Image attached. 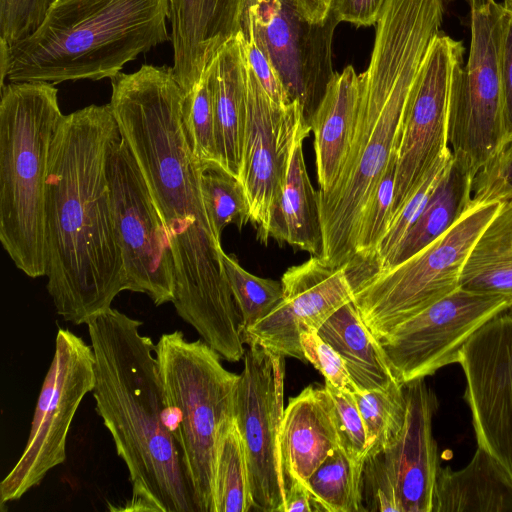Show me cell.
<instances>
[{
    "label": "cell",
    "mask_w": 512,
    "mask_h": 512,
    "mask_svg": "<svg viewBox=\"0 0 512 512\" xmlns=\"http://www.w3.org/2000/svg\"><path fill=\"white\" fill-rule=\"evenodd\" d=\"M110 82L109 103L121 137L140 167L171 244L175 310L221 357L238 362L245 353L241 316L222 262L221 239L204 206V164L186 136L182 90L173 67L142 65Z\"/></svg>",
    "instance_id": "1"
},
{
    "label": "cell",
    "mask_w": 512,
    "mask_h": 512,
    "mask_svg": "<svg viewBox=\"0 0 512 512\" xmlns=\"http://www.w3.org/2000/svg\"><path fill=\"white\" fill-rule=\"evenodd\" d=\"M121 137L110 103L64 115L49 154L45 276L57 313L74 325L109 310L128 290L107 174Z\"/></svg>",
    "instance_id": "2"
},
{
    "label": "cell",
    "mask_w": 512,
    "mask_h": 512,
    "mask_svg": "<svg viewBox=\"0 0 512 512\" xmlns=\"http://www.w3.org/2000/svg\"><path fill=\"white\" fill-rule=\"evenodd\" d=\"M444 17V0H386L367 69L360 75L358 119L345 164L318 190L321 257L350 264L365 207L397 153L406 107L428 48Z\"/></svg>",
    "instance_id": "3"
},
{
    "label": "cell",
    "mask_w": 512,
    "mask_h": 512,
    "mask_svg": "<svg viewBox=\"0 0 512 512\" xmlns=\"http://www.w3.org/2000/svg\"><path fill=\"white\" fill-rule=\"evenodd\" d=\"M142 322L110 308L88 322L94 354L96 411L125 463L132 487L111 511L198 512L167 420L156 344Z\"/></svg>",
    "instance_id": "4"
},
{
    "label": "cell",
    "mask_w": 512,
    "mask_h": 512,
    "mask_svg": "<svg viewBox=\"0 0 512 512\" xmlns=\"http://www.w3.org/2000/svg\"><path fill=\"white\" fill-rule=\"evenodd\" d=\"M169 0H52L40 26L0 43L1 87L9 82L112 78L140 54L171 41Z\"/></svg>",
    "instance_id": "5"
},
{
    "label": "cell",
    "mask_w": 512,
    "mask_h": 512,
    "mask_svg": "<svg viewBox=\"0 0 512 512\" xmlns=\"http://www.w3.org/2000/svg\"><path fill=\"white\" fill-rule=\"evenodd\" d=\"M64 115L47 82H9L0 100V241L14 265L45 276L49 154Z\"/></svg>",
    "instance_id": "6"
},
{
    "label": "cell",
    "mask_w": 512,
    "mask_h": 512,
    "mask_svg": "<svg viewBox=\"0 0 512 512\" xmlns=\"http://www.w3.org/2000/svg\"><path fill=\"white\" fill-rule=\"evenodd\" d=\"M169 428L177 441L198 512H215L214 474L218 445L234 418L239 374L203 340L179 331L164 333L155 346Z\"/></svg>",
    "instance_id": "7"
},
{
    "label": "cell",
    "mask_w": 512,
    "mask_h": 512,
    "mask_svg": "<svg viewBox=\"0 0 512 512\" xmlns=\"http://www.w3.org/2000/svg\"><path fill=\"white\" fill-rule=\"evenodd\" d=\"M502 203L474 202L448 231L406 261L350 280L353 302L378 341L459 287L472 247Z\"/></svg>",
    "instance_id": "8"
},
{
    "label": "cell",
    "mask_w": 512,
    "mask_h": 512,
    "mask_svg": "<svg viewBox=\"0 0 512 512\" xmlns=\"http://www.w3.org/2000/svg\"><path fill=\"white\" fill-rule=\"evenodd\" d=\"M471 40L448 114L453 158L473 180L509 142L504 110L501 48L504 10L496 0H467Z\"/></svg>",
    "instance_id": "9"
},
{
    "label": "cell",
    "mask_w": 512,
    "mask_h": 512,
    "mask_svg": "<svg viewBox=\"0 0 512 512\" xmlns=\"http://www.w3.org/2000/svg\"><path fill=\"white\" fill-rule=\"evenodd\" d=\"M95 384L91 344L60 328L35 407L26 446L0 483V502L19 500L66 460V442L81 401Z\"/></svg>",
    "instance_id": "10"
},
{
    "label": "cell",
    "mask_w": 512,
    "mask_h": 512,
    "mask_svg": "<svg viewBox=\"0 0 512 512\" xmlns=\"http://www.w3.org/2000/svg\"><path fill=\"white\" fill-rule=\"evenodd\" d=\"M107 174L128 290L148 295L156 306L172 302L171 244L140 167L122 137L111 146Z\"/></svg>",
    "instance_id": "11"
},
{
    "label": "cell",
    "mask_w": 512,
    "mask_h": 512,
    "mask_svg": "<svg viewBox=\"0 0 512 512\" xmlns=\"http://www.w3.org/2000/svg\"><path fill=\"white\" fill-rule=\"evenodd\" d=\"M464 53L462 42L443 31L428 48L402 122L391 221L433 165L452 154L448 114L454 87L462 76Z\"/></svg>",
    "instance_id": "12"
},
{
    "label": "cell",
    "mask_w": 512,
    "mask_h": 512,
    "mask_svg": "<svg viewBox=\"0 0 512 512\" xmlns=\"http://www.w3.org/2000/svg\"><path fill=\"white\" fill-rule=\"evenodd\" d=\"M234 400L246 453L252 508L284 512L286 482L279 435L284 413V356L248 345Z\"/></svg>",
    "instance_id": "13"
},
{
    "label": "cell",
    "mask_w": 512,
    "mask_h": 512,
    "mask_svg": "<svg viewBox=\"0 0 512 512\" xmlns=\"http://www.w3.org/2000/svg\"><path fill=\"white\" fill-rule=\"evenodd\" d=\"M511 305L512 297L458 287L397 325L379 343L395 377L405 385L458 363L470 337Z\"/></svg>",
    "instance_id": "14"
},
{
    "label": "cell",
    "mask_w": 512,
    "mask_h": 512,
    "mask_svg": "<svg viewBox=\"0 0 512 512\" xmlns=\"http://www.w3.org/2000/svg\"><path fill=\"white\" fill-rule=\"evenodd\" d=\"M243 17L251 21L263 42L290 102L301 108L309 127L335 72L332 40L339 23L331 10L311 23L290 0H246Z\"/></svg>",
    "instance_id": "15"
},
{
    "label": "cell",
    "mask_w": 512,
    "mask_h": 512,
    "mask_svg": "<svg viewBox=\"0 0 512 512\" xmlns=\"http://www.w3.org/2000/svg\"><path fill=\"white\" fill-rule=\"evenodd\" d=\"M458 364L477 446L512 479V315L506 310L480 327L462 348Z\"/></svg>",
    "instance_id": "16"
},
{
    "label": "cell",
    "mask_w": 512,
    "mask_h": 512,
    "mask_svg": "<svg viewBox=\"0 0 512 512\" xmlns=\"http://www.w3.org/2000/svg\"><path fill=\"white\" fill-rule=\"evenodd\" d=\"M244 66L247 112L239 181L258 239L267 243L270 221L282 194L290 154L303 119L297 102L281 107L270 99L245 54Z\"/></svg>",
    "instance_id": "17"
},
{
    "label": "cell",
    "mask_w": 512,
    "mask_h": 512,
    "mask_svg": "<svg viewBox=\"0 0 512 512\" xmlns=\"http://www.w3.org/2000/svg\"><path fill=\"white\" fill-rule=\"evenodd\" d=\"M283 298L274 310L242 331L243 342L284 357L305 360L300 334L318 331L340 307L353 301L346 265L333 266L320 256L289 267L281 278Z\"/></svg>",
    "instance_id": "18"
},
{
    "label": "cell",
    "mask_w": 512,
    "mask_h": 512,
    "mask_svg": "<svg viewBox=\"0 0 512 512\" xmlns=\"http://www.w3.org/2000/svg\"><path fill=\"white\" fill-rule=\"evenodd\" d=\"M407 410L397 437L381 451L393 479L401 512H431L440 469L433 417L439 406L424 379L405 384Z\"/></svg>",
    "instance_id": "19"
},
{
    "label": "cell",
    "mask_w": 512,
    "mask_h": 512,
    "mask_svg": "<svg viewBox=\"0 0 512 512\" xmlns=\"http://www.w3.org/2000/svg\"><path fill=\"white\" fill-rule=\"evenodd\" d=\"M173 70L190 89L217 50L242 26L246 0H169Z\"/></svg>",
    "instance_id": "20"
},
{
    "label": "cell",
    "mask_w": 512,
    "mask_h": 512,
    "mask_svg": "<svg viewBox=\"0 0 512 512\" xmlns=\"http://www.w3.org/2000/svg\"><path fill=\"white\" fill-rule=\"evenodd\" d=\"M338 447L340 439L334 405L325 386H308L290 398L279 435L286 488L291 482L305 484Z\"/></svg>",
    "instance_id": "21"
},
{
    "label": "cell",
    "mask_w": 512,
    "mask_h": 512,
    "mask_svg": "<svg viewBox=\"0 0 512 512\" xmlns=\"http://www.w3.org/2000/svg\"><path fill=\"white\" fill-rule=\"evenodd\" d=\"M206 70L213 97L219 165L239 180L247 112L241 31L217 50Z\"/></svg>",
    "instance_id": "22"
},
{
    "label": "cell",
    "mask_w": 512,
    "mask_h": 512,
    "mask_svg": "<svg viewBox=\"0 0 512 512\" xmlns=\"http://www.w3.org/2000/svg\"><path fill=\"white\" fill-rule=\"evenodd\" d=\"M361 81L352 66L335 72L312 121L318 183L329 190L337 180L354 137Z\"/></svg>",
    "instance_id": "23"
},
{
    "label": "cell",
    "mask_w": 512,
    "mask_h": 512,
    "mask_svg": "<svg viewBox=\"0 0 512 512\" xmlns=\"http://www.w3.org/2000/svg\"><path fill=\"white\" fill-rule=\"evenodd\" d=\"M310 131L302 123L295 137L282 194L270 221L269 238L321 257L318 191L311 184L303 155V141Z\"/></svg>",
    "instance_id": "24"
},
{
    "label": "cell",
    "mask_w": 512,
    "mask_h": 512,
    "mask_svg": "<svg viewBox=\"0 0 512 512\" xmlns=\"http://www.w3.org/2000/svg\"><path fill=\"white\" fill-rule=\"evenodd\" d=\"M431 512H512V479L477 446L464 468L440 467Z\"/></svg>",
    "instance_id": "25"
},
{
    "label": "cell",
    "mask_w": 512,
    "mask_h": 512,
    "mask_svg": "<svg viewBox=\"0 0 512 512\" xmlns=\"http://www.w3.org/2000/svg\"><path fill=\"white\" fill-rule=\"evenodd\" d=\"M473 181L471 175L452 159L421 214L394 252L376 267L353 271L351 279L375 269L398 265L442 236L474 204Z\"/></svg>",
    "instance_id": "26"
},
{
    "label": "cell",
    "mask_w": 512,
    "mask_h": 512,
    "mask_svg": "<svg viewBox=\"0 0 512 512\" xmlns=\"http://www.w3.org/2000/svg\"><path fill=\"white\" fill-rule=\"evenodd\" d=\"M317 332L342 357L360 392L384 390L398 381L353 301L335 311Z\"/></svg>",
    "instance_id": "27"
},
{
    "label": "cell",
    "mask_w": 512,
    "mask_h": 512,
    "mask_svg": "<svg viewBox=\"0 0 512 512\" xmlns=\"http://www.w3.org/2000/svg\"><path fill=\"white\" fill-rule=\"evenodd\" d=\"M459 287L512 297V201H503L462 268Z\"/></svg>",
    "instance_id": "28"
},
{
    "label": "cell",
    "mask_w": 512,
    "mask_h": 512,
    "mask_svg": "<svg viewBox=\"0 0 512 512\" xmlns=\"http://www.w3.org/2000/svg\"><path fill=\"white\" fill-rule=\"evenodd\" d=\"M363 463L338 447L305 482L315 511L363 512L361 474Z\"/></svg>",
    "instance_id": "29"
},
{
    "label": "cell",
    "mask_w": 512,
    "mask_h": 512,
    "mask_svg": "<svg viewBox=\"0 0 512 512\" xmlns=\"http://www.w3.org/2000/svg\"><path fill=\"white\" fill-rule=\"evenodd\" d=\"M214 506L215 512H247L252 508L246 453L234 418L225 428L218 445Z\"/></svg>",
    "instance_id": "30"
},
{
    "label": "cell",
    "mask_w": 512,
    "mask_h": 512,
    "mask_svg": "<svg viewBox=\"0 0 512 512\" xmlns=\"http://www.w3.org/2000/svg\"><path fill=\"white\" fill-rule=\"evenodd\" d=\"M364 422L367 455L383 451L400 433L406 417L405 385L399 381L384 390L354 393Z\"/></svg>",
    "instance_id": "31"
},
{
    "label": "cell",
    "mask_w": 512,
    "mask_h": 512,
    "mask_svg": "<svg viewBox=\"0 0 512 512\" xmlns=\"http://www.w3.org/2000/svg\"><path fill=\"white\" fill-rule=\"evenodd\" d=\"M228 283L241 316V332L270 314L283 298L281 281L246 271L237 259L221 253Z\"/></svg>",
    "instance_id": "32"
},
{
    "label": "cell",
    "mask_w": 512,
    "mask_h": 512,
    "mask_svg": "<svg viewBox=\"0 0 512 512\" xmlns=\"http://www.w3.org/2000/svg\"><path fill=\"white\" fill-rule=\"evenodd\" d=\"M204 206L218 238L230 224L239 229L250 221L249 204L241 182L221 168L204 165L201 174Z\"/></svg>",
    "instance_id": "33"
},
{
    "label": "cell",
    "mask_w": 512,
    "mask_h": 512,
    "mask_svg": "<svg viewBox=\"0 0 512 512\" xmlns=\"http://www.w3.org/2000/svg\"><path fill=\"white\" fill-rule=\"evenodd\" d=\"M182 121L195 157L208 167L221 168L215 138L213 97L207 70L182 92Z\"/></svg>",
    "instance_id": "34"
},
{
    "label": "cell",
    "mask_w": 512,
    "mask_h": 512,
    "mask_svg": "<svg viewBox=\"0 0 512 512\" xmlns=\"http://www.w3.org/2000/svg\"><path fill=\"white\" fill-rule=\"evenodd\" d=\"M396 165L397 153L391 158L365 207L356 241L355 258L351 263L373 258L390 226Z\"/></svg>",
    "instance_id": "35"
},
{
    "label": "cell",
    "mask_w": 512,
    "mask_h": 512,
    "mask_svg": "<svg viewBox=\"0 0 512 512\" xmlns=\"http://www.w3.org/2000/svg\"><path fill=\"white\" fill-rule=\"evenodd\" d=\"M324 386L334 405L340 447L351 459L363 463L367 448L366 431L354 393L326 382Z\"/></svg>",
    "instance_id": "36"
},
{
    "label": "cell",
    "mask_w": 512,
    "mask_h": 512,
    "mask_svg": "<svg viewBox=\"0 0 512 512\" xmlns=\"http://www.w3.org/2000/svg\"><path fill=\"white\" fill-rule=\"evenodd\" d=\"M361 501L363 512H401L395 485L382 452L364 458Z\"/></svg>",
    "instance_id": "37"
},
{
    "label": "cell",
    "mask_w": 512,
    "mask_h": 512,
    "mask_svg": "<svg viewBox=\"0 0 512 512\" xmlns=\"http://www.w3.org/2000/svg\"><path fill=\"white\" fill-rule=\"evenodd\" d=\"M241 36L247 63L266 94L281 107L290 105L277 70L256 29L246 17L242 19Z\"/></svg>",
    "instance_id": "38"
},
{
    "label": "cell",
    "mask_w": 512,
    "mask_h": 512,
    "mask_svg": "<svg viewBox=\"0 0 512 512\" xmlns=\"http://www.w3.org/2000/svg\"><path fill=\"white\" fill-rule=\"evenodd\" d=\"M52 0H0V43L12 47L42 23Z\"/></svg>",
    "instance_id": "39"
},
{
    "label": "cell",
    "mask_w": 512,
    "mask_h": 512,
    "mask_svg": "<svg viewBox=\"0 0 512 512\" xmlns=\"http://www.w3.org/2000/svg\"><path fill=\"white\" fill-rule=\"evenodd\" d=\"M300 345L305 360L310 362L330 385L351 393L360 392L350 378L345 362L317 331H303Z\"/></svg>",
    "instance_id": "40"
},
{
    "label": "cell",
    "mask_w": 512,
    "mask_h": 512,
    "mask_svg": "<svg viewBox=\"0 0 512 512\" xmlns=\"http://www.w3.org/2000/svg\"><path fill=\"white\" fill-rule=\"evenodd\" d=\"M473 201L512 200V139L473 181Z\"/></svg>",
    "instance_id": "41"
},
{
    "label": "cell",
    "mask_w": 512,
    "mask_h": 512,
    "mask_svg": "<svg viewBox=\"0 0 512 512\" xmlns=\"http://www.w3.org/2000/svg\"><path fill=\"white\" fill-rule=\"evenodd\" d=\"M386 0H333L331 10L339 22L358 27L376 25Z\"/></svg>",
    "instance_id": "42"
},
{
    "label": "cell",
    "mask_w": 512,
    "mask_h": 512,
    "mask_svg": "<svg viewBox=\"0 0 512 512\" xmlns=\"http://www.w3.org/2000/svg\"><path fill=\"white\" fill-rule=\"evenodd\" d=\"M504 110L509 141L512 139V15L504 11L501 48Z\"/></svg>",
    "instance_id": "43"
},
{
    "label": "cell",
    "mask_w": 512,
    "mask_h": 512,
    "mask_svg": "<svg viewBox=\"0 0 512 512\" xmlns=\"http://www.w3.org/2000/svg\"><path fill=\"white\" fill-rule=\"evenodd\" d=\"M313 512L315 511L311 495L301 482H291L287 485L284 512Z\"/></svg>",
    "instance_id": "44"
},
{
    "label": "cell",
    "mask_w": 512,
    "mask_h": 512,
    "mask_svg": "<svg viewBox=\"0 0 512 512\" xmlns=\"http://www.w3.org/2000/svg\"><path fill=\"white\" fill-rule=\"evenodd\" d=\"M300 15L311 23L324 21L331 12L333 0H290Z\"/></svg>",
    "instance_id": "45"
},
{
    "label": "cell",
    "mask_w": 512,
    "mask_h": 512,
    "mask_svg": "<svg viewBox=\"0 0 512 512\" xmlns=\"http://www.w3.org/2000/svg\"><path fill=\"white\" fill-rule=\"evenodd\" d=\"M501 5L505 12L512 15V0H504Z\"/></svg>",
    "instance_id": "46"
},
{
    "label": "cell",
    "mask_w": 512,
    "mask_h": 512,
    "mask_svg": "<svg viewBox=\"0 0 512 512\" xmlns=\"http://www.w3.org/2000/svg\"><path fill=\"white\" fill-rule=\"evenodd\" d=\"M507 312L512 315V305L508 308Z\"/></svg>",
    "instance_id": "47"
},
{
    "label": "cell",
    "mask_w": 512,
    "mask_h": 512,
    "mask_svg": "<svg viewBox=\"0 0 512 512\" xmlns=\"http://www.w3.org/2000/svg\"><path fill=\"white\" fill-rule=\"evenodd\" d=\"M512 201V200H511Z\"/></svg>",
    "instance_id": "48"
}]
</instances>
